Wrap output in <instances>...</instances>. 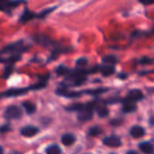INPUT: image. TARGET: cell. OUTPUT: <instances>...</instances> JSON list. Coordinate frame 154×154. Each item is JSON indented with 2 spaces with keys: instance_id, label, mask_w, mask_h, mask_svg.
<instances>
[{
  "instance_id": "4316f807",
  "label": "cell",
  "mask_w": 154,
  "mask_h": 154,
  "mask_svg": "<svg viewBox=\"0 0 154 154\" xmlns=\"http://www.w3.org/2000/svg\"><path fill=\"white\" fill-rule=\"evenodd\" d=\"M139 2H141L143 5H152L153 3V0H139Z\"/></svg>"
},
{
  "instance_id": "7402d4cb",
  "label": "cell",
  "mask_w": 154,
  "mask_h": 154,
  "mask_svg": "<svg viewBox=\"0 0 154 154\" xmlns=\"http://www.w3.org/2000/svg\"><path fill=\"white\" fill-rule=\"evenodd\" d=\"M88 59L82 57V58H79V59H78L76 60V65L79 66V67H84V66L88 65Z\"/></svg>"
},
{
  "instance_id": "ba28073f",
  "label": "cell",
  "mask_w": 154,
  "mask_h": 154,
  "mask_svg": "<svg viewBox=\"0 0 154 154\" xmlns=\"http://www.w3.org/2000/svg\"><path fill=\"white\" fill-rule=\"evenodd\" d=\"M136 104L135 102L126 98L125 101H124V104H123V111L125 112V113H131V112H134L136 110Z\"/></svg>"
},
{
  "instance_id": "cb8c5ba5",
  "label": "cell",
  "mask_w": 154,
  "mask_h": 154,
  "mask_svg": "<svg viewBox=\"0 0 154 154\" xmlns=\"http://www.w3.org/2000/svg\"><path fill=\"white\" fill-rule=\"evenodd\" d=\"M140 62L143 65H150L152 63V60L149 57H143L141 60H140Z\"/></svg>"
},
{
  "instance_id": "4dcf8cb0",
  "label": "cell",
  "mask_w": 154,
  "mask_h": 154,
  "mask_svg": "<svg viewBox=\"0 0 154 154\" xmlns=\"http://www.w3.org/2000/svg\"><path fill=\"white\" fill-rule=\"evenodd\" d=\"M5 1H7V0H0V5H1V4H3V3H5Z\"/></svg>"
},
{
  "instance_id": "3957f363",
  "label": "cell",
  "mask_w": 154,
  "mask_h": 154,
  "mask_svg": "<svg viewBox=\"0 0 154 154\" xmlns=\"http://www.w3.org/2000/svg\"><path fill=\"white\" fill-rule=\"evenodd\" d=\"M22 115H23V112L19 107L15 106H12L6 108L4 114V116L6 119L13 120V119H19L22 116Z\"/></svg>"
},
{
  "instance_id": "7c38bea8",
  "label": "cell",
  "mask_w": 154,
  "mask_h": 154,
  "mask_svg": "<svg viewBox=\"0 0 154 154\" xmlns=\"http://www.w3.org/2000/svg\"><path fill=\"white\" fill-rule=\"evenodd\" d=\"M26 92V89L23 88H18V89H10L5 93L0 94V97L4 96V97H14V96H18V95H22L23 93Z\"/></svg>"
},
{
  "instance_id": "484cf974",
  "label": "cell",
  "mask_w": 154,
  "mask_h": 154,
  "mask_svg": "<svg viewBox=\"0 0 154 154\" xmlns=\"http://www.w3.org/2000/svg\"><path fill=\"white\" fill-rule=\"evenodd\" d=\"M9 130H10V127L8 125H3L2 127H0V133H6Z\"/></svg>"
},
{
  "instance_id": "83f0119b",
  "label": "cell",
  "mask_w": 154,
  "mask_h": 154,
  "mask_svg": "<svg viewBox=\"0 0 154 154\" xmlns=\"http://www.w3.org/2000/svg\"><path fill=\"white\" fill-rule=\"evenodd\" d=\"M127 154H138V152H127Z\"/></svg>"
},
{
  "instance_id": "d6a6232c",
  "label": "cell",
  "mask_w": 154,
  "mask_h": 154,
  "mask_svg": "<svg viewBox=\"0 0 154 154\" xmlns=\"http://www.w3.org/2000/svg\"><path fill=\"white\" fill-rule=\"evenodd\" d=\"M12 154H21V153H19V152H13Z\"/></svg>"
},
{
  "instance_id": "52a82bcc",
  "label": "cell",
  "mask_w": 154,
  "mask_h": 154,
  "mask_svg": "<svg viewBox=\"0 0 154 154\" xmlns=\"http://www.w3.org/2000/svg\"><path fill=\"white\" fill-rule=\"evenodd\" d=\"M39 130L37 127L35 126H32V125H29V126H25L23 127L22 130H21V134L25 136V137H32V136H34L38 134Z\"/></svg>"
},
{
  "instance_id": "603a6c76",
  "label": "cell",
  "mask_w": 154,
  "mask_h": 154,
  "mask_svg": "<svg viewBox=\"0 0 154 154\" xmlns=\"http://www.w3.org/2000/svg\"><path fill=\"white\" fill-rule=\"evenodd\" d=\"M12 72H13V67H12V66H7V67L5 69V72H4L3 77H4L5 79H7V78L11 75Z\"/></svg>"
},
{
  "instance_id": "f1b7e54d",
  "label": "cell",
  "mask_w": 154,
  "mask_h": 154,
  "mask_svg": "<svg viewBox=\"0 0 154 154\" xmlns=\"http://www.w3.org/2000/svg\"><path fill=\"white\" fill-rule=\"evenodd\" d=\"M119 77H121V78H126V74L125 75V74H121Z\"/></svg>"
},
{
  "instance_id": "44dd1931",
  "label": "cell",
  "mask_w": 154,
  "mask_h": 154,
  "mask_svg": "<svg viewBox=\"0 0 154 154\" xmlns=\"http://www.w3.org/2000/svg\"><path fill=\"white\" fill-rule=\"evenodd\" d=\"M56 7H57V6H55V7H51V8H47V9L43 10L42 12H41L39 14H36V17H37V18H40V19H43V18H44L45 16H47L50 13H51L53 10H55Z\"/></svg>"
},
{
  "instance_id": "8992f818",
  "label": "cell",
  "mask_w": 154,
  "mask_h": 154,
  "mask_svg": "<svg viewBox=\"0 0 154 154\" xmlns=\"http://www.w3.org/2000/svg\"><path fill=\"white\" fill-rule=\"evenodd\" d=\"M94 103V108L97 109L98 116L100 117H106L108 116L109 111L104 105V103H99V102H93Z\"/></svg>"
},
{
  "instance_id": "5b68a950",
  "label": "cell",
  "mask_w": 154,
  "mask_h": 154,
  "mask_svg": "<svg viewBox=\"0 0 154 154\" xmlns=\"http://www.w3.org/2000/svg\"><path fill=\"white\" fill-rule=\"evenodd\" d=\"M33 18H36V14L33 13V12H32V11H30L28 8H25L23 10L22 15L20 16L19 21L21 23H27V22L32 20Z\"/></svg>"
},
{
  "instance_id": "ffe728a7",
  "label": "cell",
  "mask_w": 154,
  "mask_h": 154,
  "mask_svg": "<svg viewBox=\"0 0 154 154\" xmlns=\"http://www.w3.org/2000/svg\"><path fill=\"white\" fill-rule=\"evenodd\" d=\"M103 133V130L100 128V127H98V126H94V127H91L90 129H89V131H88V134L90 135V136H98V135H100L101 134Z\"/></svg>"
},
{
  "instance_id": "9a60e30c",
  "label": "cell",
  "mask_w": 154,
  "mask_h": 154,
  "mask_svg": "<svg viewBox=\"0 0 154 154\" xmlns=\"http://www.w3.org/2000/svg\"><path fill=\"white\" fill-rule=\"evenodd\" d=\"M75 141H76V138H75V136H74L73 134H64V135L62 136V138H61L62 143H63L64 145H66V146H69V145L73 144V143H75Z\"/></svg>"
},
{
  "instance_id": "6da1fadb",
  "label": "cell",
  "mask_w": 154,
  "mask_h": 154,
  "mask_svg": "<svg viewBox=\"0 0 154 154\" xmlns=\"http://www.w3.org/2000/svg\"><path fill=\"white\" fill-rule=\"evenodd\" d=\"M93 109L94 103H90L88 105H82L80 108L78 110V118L79 121L86 122L92 118L93 116Z\"/></svg>"
},
{
  "instance_id": "277c9868",
  "label": "cell",
  "mask_w": 154,
  "mask_h": 154,
  "mask_svg": "<svg viewBox=\"0 0 154 154\" xmlns=\"http://www.w3.org/2000/svg\"><path fill=\"white\" fill-rule=\"evenodd\" d=\"M104 144L108 146V147H112V148H117L121 145V140L119 137L117 136H109L104 139L103 141Z\"/></svg>"
},
{
  "instance_id": "ac0fdd59",
  "label": "cell",
  "mask_w": 154,
  "mask_h": 154,
  "mask_svg": "<svg viewBox=\"0 0 154 154\" xmlns=\"http://www.w3.org/2000/svg\"><path fill=\"white\" fill-rule=\"evenodd\" d=\"M70 69H68L67 67H65V66H59L58 68H57V69H56V73L59 75V76H67V75H69V73H70Z\"/></svg>"
},
{
  "instance_id": "9c48e42d",
  "label": "cell",
  "mask_w": 154,
  "mask_h": 154,
  "mask_svg": "<svg viewBox=\"0 0 154 154\" xmlns=\"http://www.w3.org/2000/svg\"><path fill=\"white\" fill-rule=\"evenodd\" d=\"M34 41L37 42V43H40V44H42L43 46H49V45H53V42L48 37V36H45V35H36L34 37Z\"/></svg>"
},
{
  "instance_id": "7a4b0ae2",
  "label": "cell",
  "mask_w": 154,
  "mask_h": 154,
  "mask_svg": "<svg viewBox=\"0 0 154 154\" xmlns=\"http://www.w3.org/2000/svg\"><path fill=\"white\" fill-rule=\"evenodd\" d=\"M29 47H25L23 45V42L22 41L16 42L14 43H11L7 46H5L0 53H13V54H20L21 52L26 51Z\"/></svg>"
},
{
  "instance_id": "d4e9b609",
  "label": "cell",
  "mask_w": 154,
  "mask_h": 154,
  "mask_svg": "<svg viewBox=\"0 0 154 154\" xmlns=\"http://www.w3.org/2000/svg\"><path fill=\"white\" fill-rule=\"evenodd\" d=\"M106 90H107V89H105V88H98V89H95V90H88V91H87V93H90V94L97 95V94L104 93V92H106Z\"/></svg>"
},
{
  "instance_id": "30bf717a",
  "label": "cell",
  "mask_w": 154,
  "mask_h": 154,
  "mask_svg": "<svg viewBox=\"0 0 154 154\" xmlns=\"http://www.w3.org/2000/svg\"><path fill=\"white\" fill-rule=\"evenodd\" d=\"M143 92L139 89H133L129 92L128 94V97L127 98L134 101V102H136V101H139L141 99H143Z\"/></svg>"
},
{
  "instance_id": "f546056e",
  "label": "cell",
  "mask_w": 154,
  "mask_h": 154,
  "mask_svg": "<svg viewBox=\"0 0 154 154\" xmlns=\"http://www.w3.org/2000/svg\"><path fill=\"white\" fill-rule=\"evenodd\" d=\"M3 152H4V150L2 147H0V154H3Z\"/></svg>"
},
{
  "instance_id": "5bb4252c",
  "label": "cell",
  "mask_w": 154,
  "mask_h": 154,
  "mask_svg": "<svg viewBox=\"0 0 154 154\" xmlns=\"http://www.w3.org/2000/svg\"><path fill=\"white\" fill-rule=\"evenodd\" d=\"M99 70L101 71V73L103 74V76L108 77V76H111L112 74H114L116 69H115V67L112 66V65H106V66L100 67L99 68Z\"/></svg>"
},
{
  "instance_id": "e0dca14e",
  "label": "cell",
  "mask_w": 154,
  "mask_h": 154,
  "mask_svg": "<svg viewBox=\"0 0 154 154\" xmlns=\"http://www.w3.org/2000/svg\"><path fill=\"white\" fill-rule=\"evenodd\" d=\"M103 62L107 64V65H112L114 66L115 64H116L118 62V60L116 56L114 55H107V56H105L103 59H102Z\"/></svg>"
},
{
  "instance_id": "4fadbf2b",
  "label": "cell",
  "mask_w": 154,
  "mask_h": 154,
  "mask_svg": "<svg viewBox=\"0 0 154 154\" xmlns=\"http://www.w3.org/2000/svg\"><path fill=\"white\" fill-rule=\"evenodd\" d=\"M140 150L144 152L145 154H152L153 153V146L151 143H142L139 144Z\"/></svg>"
},
{
  "instance_id": "d6986e66",
  "label": "cell",
  "mask_w": 154,
  "mask_h": 154,
  "mask_svg": "<svg viewBox=\"0 0 154 154\" xmlns=\"http://www.w3.org/2000/svg\"><path fill=\"white\" fill-rule=\"evenodd\" d=\"M46 153L47 154H60L61 153V150L58 145H51L47 148L46 150Z\"/></svg>"
},
{
  "instance_id": "2e32d148",
  "label": "cell",
  "mask_w": 154,
  "mask_h": 154,
  "mask_svg": "<svg viewBox=\"0 0 154 154\" xmlns=\"http://www.w3.org/2000/svg\"><path fill=\"white\" fill-rule=\"evenodd\" d=\"M23 106L24 107L25 111L27 114L31 115V114H33L35 111H36V106L32 103V102H29V101H25L23 103Z\"/></svg>"
},
{
  "instance_id": "8fae6325",
  "label": "cell",
  "mask_w": 154,
  "mask_h": 154,
  "mask_svg": "<svg viewBox=\"0 0 154 154\" xmlns=\"http://www.w3.org/2000/svg\"><path fill=\"white\" fill-rule=\"evenodd\" d=\"M130 134L134 138H141L145 134V131H144V129L143 127L135 125L130 130Z\"/></svg>"
},
{
  "instance_id": "1f68e13d",
  "label": "cell",
  "mask_w": 154,
  "mask_h": 154,
  "mask_svg": "<svg viewBox=\"0 0 154 154\" xmlns=\"http://www.w3.org/2000/svg\"><path fill=\"white\" fill-rule=\"evenodd\" d=\"M111 123H112V124H114V123H115V121H112ZM117 124H119V122H118V120H116V125H117Z\"/></svg>"
}]
</instances>
